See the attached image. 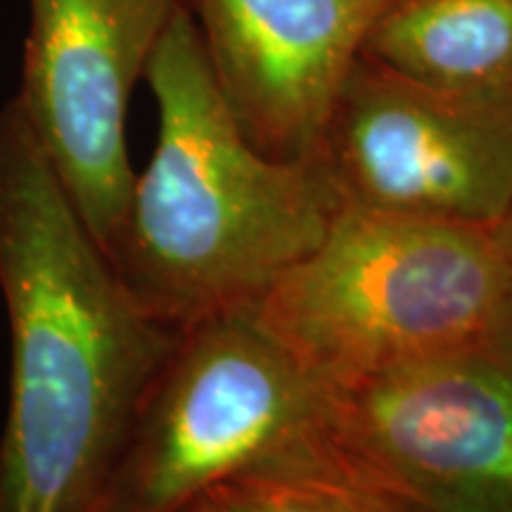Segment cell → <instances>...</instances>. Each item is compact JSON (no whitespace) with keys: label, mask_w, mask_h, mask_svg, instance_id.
Segmentation results:
<instances>
[{"label":"cell","mask_w":512,"mask_h":512,"mask_svg":"<svg viewBox=\"0 0 512 512\" xmlns=\"http://www.w3.org/2000/svg\"><path fill=\"white\" fill-rule=\"evenodd\" d=\"M323 394L249 309L178 332L152 377L102 512H185L306 444Z\"/></svg>","instance_id":"obj_4"},{"label":"cell","mask_w":512,"mask_h":512,"mask_svg":"<svg viewBox=\"0 0 512 512\" xmlns=\"http://www.w3.org/2000/svg\"><path fill=\"white\" fill-rule=\"evenodd\" d=\"M247 309L318 389H342L510 337L512 271L491 228L339 207Z\"/></svg>","instance_id":"obj_3"},{"label":"cell","mask_w":512,"mask_h":512,"mask_svg":"<svg viewBox=\"0 0 512 512\" xmlns=\"http://www.w3.org/2000/svg\"><path fill=\"white\" fill-rule=\"evenodd\" d=\"M389 0H188L223 102L249 143L316 162L339 93Z\"/></svg>","instance_id":"obj_8"},{"label":"cell","mask_w":512,"mask_h":512,"mask_svg":"<svg viewBox=\"0 0 512 512\" xmlns=\"http://www.w3.org/2000/svg\"><path fill=\"white\" fill-rule=\"evenodd\" d=\"M8 411L0 512H102L178 332L143 313L83 226L22 107H0Z\"/></svg>","instance_id":"obj_1"},{"label":"cell","mask_w":512,"mask_h":512,"mask_svg":"<svg viewBox=\"0 0 512 512\" xmlns=\"http://www.w3.org/2000/svg\"><path fill=\"white\" fill-rule=\"evenodd\" d=\"M320 394V439L411 508L512 512V335Z\"/></svg>","instance_id":"obj_5"},{"label":"cell","mask_w":512,"mask_h":512,"mask_svg":"<svg viewBox=\"0 0 512 512\" xmlns=\"http://www.w3.org/2000/svg\"><path fill=\"white\" fill-rule=\"evenodd\" d=\"M185 512H247L242 508V503L235 498L230 491L223 489V486H216L209 494L197 498L195 503L190 505Z\"/></svg>","instance_id":"obj_11"},{"label":"cell","mask_w":512,"mask_h":512,"mask_svg":"<svg viewBox=\"0 0 512 512\" xmlns=\"http://www.w3.org/2000/svg\"><path fill=\"white\" fill-rule=\"evenodd\" d=\"M247 512H418L316 437L223 484Z\"/></svg>","instance_id":"obj_10"},{"label":"cell","mask_w":512,"mask_h":512,"mask_svg":"<svg viewBox=\"0 0 512 512\" xmlns=\"http://www.w3.org/2000/svg\"><path fill=\"white\" fill-rule=\"evenodd\" d=\"M316 162L342 207L494 228L512 207V100L441 91L361 55Z\"/></svg>","instance_id":"obj_6"},{"label":"cell","mask_w":512,"mask_h":512,"mask_svg":"<svg viewBox=\"0 0 512 512\" xmlns=\"http://www.w3.org/2000/svg\"><path fill=\"white\" fill-rule=\"evenodd\" d=\"M188 0H29L15 100L105 252L131 200L128 100Z\"/></svg>","instance_id":"obj_7"},{"label":"cell","mask_w":512,"mask_h":512,"mask_svg":"<svg viewBox=\"0 0 512 512\" xmlns=\"http://www.w3.org/2000/svg\"><path fill=\"white\" fill-rule=\"evenodd\" d=\"M491 230H494L498 245H501L505 259H508V264H510V271H512V207L508 209V214H505L503 219L498 221Z\"/></svg>","instance_id":"obj_12"},{"label":"cell","mask_w":512,"mask_h":512,"mask_svg":"<svg viewBox=\"0 0 512 512\" xmlns=\"http://www.w3.org/2000/svg\"><path fill=\"white\" fill-rule=\"evenodd\" d=\"M145 81L157 143L102 254L140 311L185 330L252 306L323 242L342 204L318 162H283L249 143L188 5L164 31Z\"/></svg>","instance_id":"obj_2"},{"label":"cell","mask_w":512,"mask_h":512,"mask_svg":"<svg viewBox=\"0 0 512 512\" xmlns=\"http://www.w3.org/2000/svg\"><path fill=\"white\" fill-rule=\"evenodd\" d=\"M361 55L441 91L512 100V0H389Z\"/></svg>","instance_id":"obj_9"}]
</instances>
